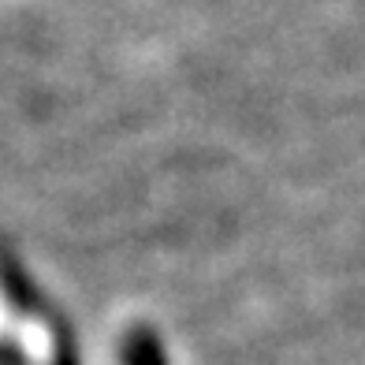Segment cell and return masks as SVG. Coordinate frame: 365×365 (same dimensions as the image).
<instances>
[{"instance_id":"1","label":"cell","mask_w":365,"mask_h":365,"mask_svg":"<svg viewBox=\"0 0 365 365\" xmlns=\"http://www.w3.org/2000/svg\"><path fill=\"white\" fill-rule=\"evenodd\" d=\"M127 365H164V354L149 331H130L127 339Z\"/></svg>"}]
</instances>
